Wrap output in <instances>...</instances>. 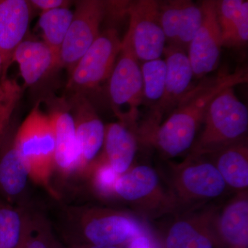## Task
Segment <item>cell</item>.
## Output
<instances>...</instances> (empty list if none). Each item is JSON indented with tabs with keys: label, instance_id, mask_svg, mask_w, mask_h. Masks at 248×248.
I'll use <instances>...</instances> for the list:
<instances>
[{
	"label": "cell",
	"instance_id": "d6986e66",
	"mask_svg": "<svg viewBox=\"0 0 248 248\" xmlns=\"http://www.w3.org/2000/svg\"><path fill=\"white\" fill-rule=\"evenodd\" d=\"M19 67L25 84L32 86L59 67V61L43 41H23L13 55L12 63Z\"/></svg>",
	"mask_w": 248,
	"mask_h": 248
},
{
	"label": "cell",
	"instance_id": "cb8c5ba5",
	"mask_svg": "<svg viewBox=\"0 0 248 248\" xmlns=\"http://www.w3.org/2000/svg\"><path fill=\"white\" fill-rule=\"evenodd\" d=\"M73 17V11L68 7H62L44 11L39 18L38 26L43 42L51 49L59 64L60 50Z\"/></svg>",
	"mask_w": 248,
	"mask_h": 248
},
{
	"label": "cell",
	"instance_id": "9c48e42d",
	"mask_svg": "<svg viewBox=\"0 0 248 248\" xmlns=\"http://www.w3.org/2000/svg\"><path fill=\"white\" fill-rule=\"evenodd\" d=\"M108 1H77L73 17L60 53V68L71 73L81 57L100 35L101 24L109 9Z\"/></svg>",
	"mask_w": 248,
	"mask_h": 248
},
{
	"label": "cell",
	"instance_id": "5b68a950",
	"mask_svg": "<svg viewBox=\"0 0 248 248\" xmlns=\"http://www.w3.org/2000/svg\"><path fill=\"white\" fill-rule=\"evenodd\" d=\"M108 80L109 96L115 115L120 122L137 133L139 108L143 102V79L128 32L122 40L120 52Z\"/></svg>",
	"mask_w": 248,
	"mask_h": 248
},
{
	"label": "cell",
	"instance_id": "603a6c76",
	"mask_svg": "<svg viewBox=\"0 0 248 248\" xmlns=\"http://www.w3.org/2000/svg\"><path fill=\"white\" fill-rule=\"evenodd\" d=\"M29 177V168L12 143L0 156V192L13 200L22 193Z\"/></svg>",
	"mask_w": 248,
	"mask_h": 248
},
{
	"label": "cell",
	"instance_id": "7402d4cb",
	"mask_svg": "<svg viewBox=\"0 0 248 248\" xmlns=\"http://www.w3.org/2000/svg\"><path fill=\"white\" fill-rule=\"evenodd\" d=\"M217 207L207 206L177 215L166 232L163 248H185L194 237L211 221Z\"/></svg>",
	"mask_w": 248,
	"mask_h": 248
},
{
	"label": "cell",
	"instance_id": "9a60e30c",
	"mask_svg": "<svg viewBox=\"0 0 248 248\" xmlns=\"http://www.w3.org/2000/svg\"><path fill=\"white\" fill-rule=\"evenodd\" d=\"M68 102L74 117L81 170L90 168L104 146L105 127L91 102L74 94Z\"/></svg>",
	"mask_w": 248,
	"mask_h": 248
},
{
	"label": "cell",
	"instance_id": "83f0119b",
	"mask_svg": "<svg viewBox=\"0 0 248 248\" xmlns=\"http://www.w3.org/2000/svg\"><path fill=\"white\" fill-rule=\"evenodd\" d=\"M92 167L94 169V184L97 190L104 195L113 194L114 186L120 175L102 158L93 163Z\"/></svg>",
	"mask_w": 248,
	"mask_h": 248
},
{
	"label": "cell",
	"instance_id": "ba28073f",
	"mask_svg": "<svg viewBox=\"0 0 248 248\" xmlns=\"http://www.w3.org/2000/svg\"><path fill=\"white\" fill-rule=\"evenodd\" d=\"M165 62L167 67L164 94L159 102L151 108L148 120L138 131L142 140L164 122L177 108L186 93L194 76L190 61L185 51L175 47H165Z\"/></svg>",
	"mask_w": 248,
	"mask_h": 248
},
{
	"label": "cell",
	"instance_id": "f546056e",
	"mask_svg": "<svg viewBox=\"0 0 248 248\" xmlns=\"http://www.w3.org/2000/svg\"><path fill=\"white\" fill-rule=\"evenodd\" d=\"M185 248H215L210 231V223L196 235Z\"/></svg>",
	"mask_w": 248,
	"mask_h": 248
},
{
	"label": "cell",
	"instance_id": "484cf974",
	"mask_svg": "<svg viewBox=\"0 0 248 248\" xmlns=\"http://www.w3.org/2000/svg\"><path fill=\"white\" fill-rule=\"evenodd\" d=\"M25 225L18 210L0 203V248H17Z\"/></svg>",
	"mask_w": 248,
	"mask_h": 248
},
{
	"label": "cell",
	"instance_id": "d6a6232c",
	"mask_svg": "<svg viewBox=\"0 0 248 248\" xmlns=\"http://www.w3.org/2000/svg\"><path fill=\"white\" fill-rule=\"evenodd\" d=\"M72 248H121L120 247H98L92 246H74Z\"/></svg>",
	"mask_w": 248,
	"mask_h": 248
},
{
	"label": "cell",
	"instance_id": "44dd1931",
	"mask_svg": "<svg viewBox=\"0 0 248 248\" xmlns=\"http://www.w3.org/2000/svg\"><path fill=\"white\" fill-rule=\"evenodd\" d=\"M227 187L237 192L248 188V146L247 140L227 147L208 156Z\"/></svg>",
	"mask_w": 248,
	"mask_h": 248
},
{
	"label": "cell",
	"instance_id": "6da1fadb",
	"mask_svg": "<svg viewBox=\"0 0 248 248\" xmlns=\"http://www.w3.org/2000/svg\"><path fill=\"white\" fill-rule=\"evenodd\" d=\"M247 69L221 70L190 89L171 115L143 141L156 147L164 157H175L192 148L210 104L228 88L248 82Z\"/></svg>",
	"mask_w": 248,
	"mask_h": 248
},
{
	"label": "cell",
	"instance_id": "ffe728a7",
	"mask_svg": "<svg viewBox=\"0 0 248 248\" xmlns=\"http://www.w3.org/2000/svg\"><path fill=\"white\" fill-rule=\"evenodd\" d=\"M216 11L223 47L240 48L247 45L248 1H216Z\"/></svg>",
	"mask_w": 248,
	"mask_h": 248
},
{
	"label": "cell",
	"instance_id": "3957f363",
	"mask_svg": "<svg viewBox=\"0 0 248 248\" xmlns=\"http://www.w3.org/2000/svg\"><path fill=\"white\" fill-rule=\"evenodd\" d=\"M203 130L189 155L207 156L247 140L248 108L238 99L234 88L225 89L214 99L204 118Z\"/></svg>",
	"mask_w": 248,
	"mask_h": 248
},
{
	"label": "cell",
	"instance_id": "ac0fdd59",
	"mask_svg": "<svg viewBox=\"0 0 248 248\" xmlns=\"http://www.w3.org/2000/svg\"><path fill=\"white\" fill-rule=\"evenodd\" d=\"M138 141L137 133L126 124L119 122L106 125L102 159L121 175L133 166Z\"/></svg>",
	"mask_w": 248,
	"mask_h": 248
},
{
	"label": "cell",
	"instance_id": "4dcf8cb0",
	"mask_svg": "<svg viewBox=\"0 0 248 248\" xmlns=\"http://www.w3.org/2000/svg\"><path fill=\"white\" fill-rule=\"evenodd\" d=\"M126 248H158L151 235L146 230L135 236L126 244Z\"/></svg>",
	"mask_w": 248,
	"mask_h": 248
},
{
	"label": "cell",
	"instance_id": "7a4b0ae2",
	"mask_svg": "<svg viewBox=\"0 0 248 248\" xmlns=\"http://www.w3.org/2000/svg\"><path fill=\"white\" fill-rule=\"evenodd\" d=\"M166 188L172 215H184L206 207L224 194L227 186L213 163L204 156L187 155L182 162L170 165Z\"/></svg>",
	"mask_w": 248,
	"mask_h": 248
},
{
	"label": "cell",
	"instance_id": "1f68e13d",
	"mask_svg": "<svg viewBox=\"0 0 248 248\" xmlns=\"http://www.w3.org/2000/svg\"><path fill=\"white\" fill-rule=\"evenodd\" d=\"M31 6L41 10L42 12L59 8L68 7L69 1L63 0H32L29 1Z\"/></svg>",
	"mask_w": 248,
	"mask_h": 248
},
{
	"label": "cell",
	"instance_id": "30bf717a",
	"mask_svg": "<svg viewBox=\"0 0 248 248\" xmlns=\"http://www.w3.org/2000/svg\"><path fill=\"white\" fill-rule=\"evenodd\" d=\"M126 11L130 17L127 32L139 61L161 58L166 41L160 22L159 1L140 0L130 2Z\"/></svg>",
	"mask_w": 248,
	"mask_h": 248
},
{
	"label": "cell",
	"instance_id": "277c9868",
	"mask_svg": "<svg viewBox=\"0 0 248 248\" xmlns=\"http://www.w3.org/2000/svg\"><path fill=\"white\" fill-rule=\"evenodd\" d=\"M14 146L35 182L48 185L55 169V140L48 114L36 106L18 129Z\"/></svg>",
	"mask_w": 248,
	"mask_h": 248
},
{
	"label": "cell",
	"instance_id": "8fae6325",
	"mask_svg": "<svg viewBox=\"0 0 248 248\" xmlns=\"http://www.w3.org/2000/svg\"><path fill=\"white\" fill-rule=\"evenodd\" d=\"M145 231L129 214L108 209H95L87 214L81 226L84 241L78 246L120 247Z\"/></svg>",
	"mask_w": 248,
	"mask_h": 248
},
{
	"label": "cell",
	"instance_id": "d4e9b609",
	"mask_svg": "<svg viewBox=\"0 0 248 248\" xmlns=\"http://www.w3.org/2000/svg\"><path fill=\"white\" fill-rule=\"evenodd\" d=\"M143 79V102L153 107L164 94L167 67L162 59L144 62L141 67Z\"/></svg>",
	"mask_w": 248,
	"mask_h": 248
},
{
	"label": "cell",
	"instance_id": "836d02e7",
	"mask_svg": "<svg viewBox=\"0 0 248 248\" xmlns=\"http://www.w3.org/2000/svg\"><path fill=\"white\" fill-rule=\"evenodd\" d=\"M2 58H1V54H0V84H1V80H2Z\"/></svg>",
	"mask_w": 248,
	"mask_h": 248
},
{
	"label": "cell",
	"instance_id": "8992f818",
	"mask_svg": "<svg viewBox=\"0 0 248 248\" xmlns=\"http://www.w3.org/2000/svg\"><path fill=\"white\" fill-rule=\"evenodd\" d=\"M114 194L128 202L143 216L155 218L172 214V206L159 174L147 165L132 166L121 174Z\"/></svg>",
	"mask_w": 248,
	"mask_h": 248
},
{
	"label": "cell",
	"instance_id": "4316f807",
	"mask_svg": "<svg viewBox=\"0 0 248 248\" xmlns=\"http://www.w3.org/2000/svg\"><path fill=\"white\" fill-rule=\"evenodd\" d=\"M22 93V89L16 80L6 78L1 80L0 84V146Z\"/></svg>",
	"mask_w": 248,
	"mask_h": 248
},
{
	"label": "cell",
	"instance_id": "5bb4252c",
	"mask_svg": "<svg viewBox=\"0 0 248 248\" xmlns=\"http://www.w3.org/2000/svg\"><path fill=\"white\" fill-rule=\"evenodd\" d=\"M160 22L169 46L185 51L203 20L201 5L192 1H159Z\"/></svg>",
	"mask_w": 248,
	"mask_h": 248
},
{
	"label": "cell",
	"instance_id": "2e32d148",
	"mask_svg": "<svg viewBox=\"0 0 248 248\" xmlns=\"http://www.w3.org/2000/svg\"><path fill=\"white\" fill-rule=\"evenodd\" d=\"M31 4L26 0H0V54L2 79L12 63L13 55L24 41L31 19Z\"/></svg>",
	"mask_w": 248,
	"mask_h": 248
},
{
	"label": "cell",
	"instance_id": "f1b7e54d",
	"mask_svg": "<svg viewBox=\"0 0 248 248\" xmlns=\"http://www.w3.org/2000/svg\"><path fill=\"white\" fill-rule=\"evenodd\" d=\"M51 243L45 232L38 227L26 223L20 243L17 248H50Z\"/></svg>",
	"mask_w": 248,
	"mask_h": 248
},
{
	"label": "cell",
	"instance_id": "e575fe53",
	"mask_svg": "<svg viewBox=\"0 0 248 248\" xmlns=\"http://www.w3.org/2000/svg\"><path fill=\"white\" fill-rule=\"evenodd\" d=\"M53 248V246H51V248Z\"/></svg>",
	"mask_w": 248,
	"mask_h": 248
},
{
	"label": "cell",
	"instance_id": "e0dca14e",
	"mask_svg": "<svg viewBox=\"0 0 248 248\" xmlns=\"http://www.w3.org/2000/svg\"><path fill=\"white\" fill-rule=\"evenodd\" d=\"M55 134V166L62 173L81 170L74 117L68 102H62L48 114Z\"/></svg>",
	"mask_w": 248,
	"mask_h": 248
},
{
	"label": "cell",
	"instance_id": "7c38bea8",
	"mask_svg": "<svg viewBox=\"0 0 248 248\" xmlns=\"http://www.w3.org/2000/svg\"><path fill=\"white\" fill-rule=\"evenodd\" d=\"M203 11L202 25L187 48V58L194 76L203 78L217 68L221 55L222 39L217 22L216 1L201 3Z\"/></svg>",
	"mask_w": 248,
	"mask_h": 248
},
{
	"label": "cell",
	"instance_id": "4fadbf2b",
	"mask_svg": "<svg viewBox=\"0 0 248 248\" xmlns=\"http://www.w3.org/2000/svg\"><path fill=\"white\" fill-rule=\"evenodd\" d=\"M210 231L215 248H248V192H239L215 210Z\"/></svg>",
	"mask_w": 248,
	"mask_h": 248
},
{
	"label": "cell",
	"instance_id": "52a82bcc",
	"mask_svg": "<svg viewBox=\"0 0 248 248\" xmlns=\"http://www.w3.org/2000/svg\"><path fill=\"white\" fill-rule=\"evenodd\" d=\"M122 46L115 29L103 31L70 73L66 88L74 94L96 89L110 78Z\"/></svg>",
	"mask_w": 248,
	"mask_h": 248
},
{
	"label": "cell",
	"instance_id": "d590c367",
	"mask_svg": "<svg viewBox=\"0 0 248 248\" xmlns=\"http://www.w3.org/2000/svg\"></svg>",
	"mask_w": 248,
	"mask_h": 248
}]
</instances>
